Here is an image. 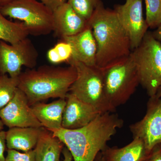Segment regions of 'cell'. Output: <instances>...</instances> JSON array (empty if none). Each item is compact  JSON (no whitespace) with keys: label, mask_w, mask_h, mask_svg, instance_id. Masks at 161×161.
Wrapping results in <instances>:
<instances>
[{"label":"cell","mask_w":161,"mask_h":161,"mask_svg":"<svg viewBox=\"0 0 161 161\" xmlns=\"http://www.w3.org/2000/svg\"><path fill=\"white\" fill-rule=\"evenodd\" d=\"M123 125V120L115 112H105L82 128H61L50 131L68 149L73 161H95L97 154Z\"/></svg>","instance_id":"cell-1"},{"label":"cell","mask_w":161,"mask_h":161,"mask_svg":"<svg viewBox=\"0 0 161 161\" xmlns=\"http://www.w3.org/2000/svg\"><path fill=\"white\" fill-rule=\"evenodd\" d=\"M97 45L96 65L104 69L125 59L132 52L129 36L115 10L100 2L88 21Z\"/></svg>","instance_id":"cell-2"},{"label":"cell","mask_w":161,"mask_h":161,"mask_svg":"<svg viewBox=\"0 0 161 161\" xmlns=\"http://www.w3.org/2000/svg\"><path fill=\"white\" fill-rule=\"evenodd\" d=\"M76 78L73 65H41L37 69H27L22 72L18 88L26 95L31 106L49 98H66Z\"/></svg>","instance_id":"cell-3"},{"label":"cell","mask_w":161,"mask_h":161,"mask_svg":"<svg viewBox=\"0 0 161 161\" xmlns=\"http://www.w3.org/2000/svg\"><path fill=\"white\" fill-rule=\"evenodd\" d=\"M67 63L75 67L77 72V78L69 93L95 107L101 113L115 112L116 109L111 105L105 94L102 69L71 59Z\"/></svg>","instance_id":"cell-4"},{"label":"cell","mask_w":161,"mask_h":161,"mask_svg":"<svg viewBox=\"0 0 161 161\" xmlns=\"http://www.w3.org/2000/svg\"><path fill=\"white\" fill-rule=\"evenodd\" d=\"M139 84L149 97L156 95L161 87V43L147 31L139 46L131 53Z\"/></svg>","instance_id":"cell-5"},{"label":"cell","mask_w":161,"mask_h":161,"mask_svg":"<svg viewBox=\"0 0 161 161\" xmlns=\"http://www.w3.org/2000/svg\"><path fill=\"white\" fill-rule=\"evenodd\" d=\"M102 69L105 94L111 105L116 109L126 103L139 85L135 63L130 54L118 63Z\"/></svg>","instance_id":"cell-6"},{"label":"cell","mask_w":161,"mask_h":161,"mask_svg":"<svg viewBox=\"0 0 161 161\" xmlns=\"http://www.w3.org/2000/svg\"><path fill=\"white\" fill-rule=\"evenodd\" d=\"M0 12L23 22L29 35L45 36L53 31V12L38 0H15L1 7Z\"/></svg>","instance_id":"cell-7"},{"label":"cell","mask_w":161,"mask_h":161,"mask_svg":"<svg viewBox=\"0 0 161 161\" xmlns=\"http://www.w3.org/2000/svg\"><path fill=\"white\" fill-rule=\"evenodd\" d=\"M38 57L37 50L28 37L14 44L0 40V75L18 78L23 66L35 68Z\"/></svg>","instance_id":"cell-8"},{"label":"cell","mask_w":161,"mask_h":161,"mask_svg":"<svg viewBox=\"0 0 161 161\" xmlns=\"http://www.w3.org/2000/svg\"><path fill=\"white\" fill-rule=\"evenodd\" d=\"M130 130L133 138L142 140L150 151L161 144V97H150L143 118L130 125Z\"/></svg>","instance_id":"cell-9"},{"label":"cell","mask_w":161,"mask_h":161,"mask_svg":"<svg viewBox=\"0 0 161 161\" xmlns=\"http://www.w3.org/2000/svg\"><path fill=\"white\" fill-rule=\"evenodd\" d=\"M114 10L129 36L132 51L139 46L149 28L143 14L142 0H126Z\"/></svg>","instance_id":"cell-10"},{"label":"cell","mask_w":161,"mask_h":161,"mask_svg":"<svg viewBox=\"0 0 161 161\" xmlns=\"http://www.w3.org/2000/svg\"><path fill=\"white\" fill-rule=\"evenodd\" d=\"M0 119L9 129L43 127L35 115L26 95L19 88L12 100L0 110Z\"/></svg>","instance_id":"cell-11"},{"label":"cell","mask_w":161,"mask_h":161,"mask_svg":"<svg viewBox=\"0 0 161 161\" xmlns=\"http://www.w3.org/2000/svg\"><path fill=\"white\" fill-rule=\"evenodd\" d=\"M64 112L62 128L76 130L85 126L102 113L89 104L86 103L69 93Z\"/></svg>","instance_id":"cell-12"},{"label":"cell","mask_w":161,"mask_h":161,"mask_svg":"<svg viewBox=\"0 0 161 161\" xmlns=\"http://www.w3.org/2000/svg\"><path fill=\"white\" fill-rule=\"evenodd\" d=\"M53 31L61 39L77 34L88 26V21L77 13L67 2L53 12Z\"/></svg>","instance_id":"cell-13"},{"label":"cell","mask_w":161,"mask_h":161,"mask_svg":"<svg viewBox=\"0 0 161 161\" xmlns=\"http://www.w3.org/2000/svg\"><path fill=\"white\" fill-rule=\"evenodd\" d=\"M62 40L71 46L72 60L88 66L96 65L97 45L92 28L88 25L79 33L65 37Z\"/></svg>","instance_id":"cell-14"},{"label":"cell","mask_w":161,"mask_h":161,"mask_svg":"<svg viewBox=\"0 0 161 161\" xmlns=\"http://www.w3.org/2000/svg\"><path fill=\"white\" fill-rule=\"evenodd\" d=\"M66 98H58L48 103L41 102L31 106L35 115L43 128L52 131L62 128Z\"/></svg>","instance_id":"cell-15"},{"label":"cell","mask_w":161,"mask_h":161,"mask_svg":"<svg viewBox=\"0 0 161 161\" xmlns=\"http://www.w3.org/2000/svg\"><path fill=\"white\" fill-rule=\"evenodd\" d=\"M43 127H14L6 131V147L8 150L27 152L34 150L44 130Z\"/></svg>","instance_id":"cell-16"},{"label":"cell","mask_w":161,"mask_h":161,"mask_svg":"<svg viewBox=\"0 0 161 161\" xmlns=\"http://www.w3.org/2000/svg\"><path fill=\"white\" fill-rule=\"evenodd\" d=\"M150 151L142 140L133 138L125 147L118 148L107 146L101 152L106 161H143Z\"/></svg>","instance_id":"cell-17"},{"label":"cell","mask_w":161,"mask_h":161,"mask_svg":"<svg viewBox=\"0 0 161 161\" xmlns=\"http://www.w3.org/2000/svg\"><path fill=\"white\" fill-rule=\"evenodd\" d=\"M64 145L44 128L34 149L35 161H60Z\"/></svg>","instance_id":"cell-18"},{"label":"cell","mask_w":161,"mask_h":161,"mask_svg":"<svg viewBox=\"0 0 161 161\" xmlns=\"http://www.w3.org/2000/svg\"><path fill=\"white\" fill-rule=\"evenodd\" d=\"M29 36L23 22L10 21L0 12V40L14 44Z\"/></svg>","instance_id":"cell-19"},{"label":"cell","mask_w":161,"mask_h":161,"mask_svg":"<svg viewBox=\"0 0 161 161\" xmlns=\"http://www.w3.org/2000/svg\"><path fill=\"white\" fill-rule=\"evenodd\" d=\"M19 85V77L0 75V110L13 98Z\"/></svg>","instance_id":"cell-20"},{"label":"cell","mask_w":161,"mask_h":161,"mask_svg":"<svg viewBox=\"0 0 161 161\" xmlns=\"http://www.w3.org/2000/svg\"><path fill=\"white\" fill-rule=\"evenodd\" d=\"M72 55L71 46L67 42L62 40L47 52V57L48 61L53 64L62 62L68 63Z\"/></svg>","instance_id":"cell-21"},{"label":"cell","mask_w":161,"mask_h":161,"mask_svg":"<svg viewBox=\"0 0 161 161\" xmlns=\"http://www.w3.org/2000/svg\"><path fill=\"white\" fill-rule=\"evenodd\" d=\"M146 22L149 27L154 29L161 25V0H145Z\"/></svg>","instance_id":"cell-22"},{"label":"cell","mask_w":161,"mask_h":161,"mask_svg":"<svg viewBox=\"0 0 161 161\" xmlns=\"http://www.w3.org/2000/svg\"><path fill=\"white\" fill-rule=\"evenodd\" d=\"M100 0H68L67 3L75 11L87 21H88Z\"/></svg>","instance_id":"cell-23"},{"label":"cell","mask_w":161,"mask_h":161,"mask_svg":"<svg viewBox=\"0 0 161 161\" xmlns=\"http://www.w3.org/2000/svg\"><path fill=\"white\" fill-rule=\"evenodd\" d=\"M5 161H35V150L21 152L8 149Z\"/></svg>","instance_id":"cell-24"},{"label":"cell","mask_w":161,"mask_h":161,"mask_svg":"<svg viewBox=\"0 0 161 161\" xmlns=\"http://www.w3.org/2000/svg\"><path fill=\"white\" fill-rule=\"evenodd\" d=\"M143 161H161V144L155 146Z\"/></svg>","instance_id":"cell-25"},{"label":"cell","mask_w":161,"mask_h":161,"mask_svg":"<svg viewBox=\"0 0 161 161\" xmlns=\"http://www.w3.org/2000/svg\"><path fill=\"white\" fill-rule=\"evenodd\" d=\"M6 147V132L0 131V161H5V151Z\"/></svg>","instance_id":"cell-26"},{"label":"cell","mask_w":161,"mask_h":161,"mask_svg":"<svg viewBox=\"0 0 161 161\" xmlns=\"http://www.w3.org/2000/svg\"><path fill=\"white\" fill-rule=\"evenodd\" d=\"M44 4L47 8L53 12L57 8L66 2L65 0H38Z\"/></svg>","instance_id":"cell-27"},{"label":"cell","mask_w":161,"mask_h":161,"mask_svg":"<svg viewBox=\"0 0 161 161\" xmlns=\"http://www.w3.org/2000/svg\"><path fill=\"white\" fill-rule=\"evenodd\" d=\"M63 161H73V157L68 149L64 146L62 151Z\"/></svg>","instance_id":"cell-28"},{"label":"cell","mask_w":161,"mask_h":161,"mask_svg":"<svg viewBox=\"0 0 161 161\" xmlns=\"http://www.w3.org/2000/svg\"><path fill=\"white\" fill-rule=\"evenodd\" d=\"M153 36L159 41H161V25L157 28L156 30L153 33Z\"/></svg>","instance_id":"cell-29"},{"label":"cell","mask_w":161,"mask_h":161,"mask_svg":"<svg viewBox=\"0 0 161 161\" xmlns=\"http://www.w3.org/2000/svg\"><path fill=\"white\" fill-rule=\"evenodd\" d=\"M95 161H106L103 154L102 152H100L97 154Z\"/></svg>","instance_id":"cell-30"},{"label":"cell","mask_w":161,"mask_h":161,"mask_svg":"<svg viewBox=\"0 0 161 161\" xmlns=\"http://www.w3.org/2000/svg\"><path fill=\"white\" fill-rule=\"evenodd\" d=\"M15 0H0V8Z\"/></svg>","instance_id":"cell-31"},{"label":"cell","mask_w":161,"mask_h":161,"mask_svg":"<svg viewBox=\"0 0 161 161\" xmlns=\"http://www.w3.org/2000/svg\"><path fill=\"white\" fill-rule=\"evenodd\" d=\"M4 125L3 124V122L0 119V131L1 130H3L4 128Z\"/></svg>","instance_id":"cell-32"},{"label":"cell","mask_w":161,"mask_h":161,"mask_svg":"<svg viewBox=\"0 0 161 161\" xmlns=\"http://www.w3.org/2000/svg\"><path fill=\"white\" fill-rule=\"evenodd\" d=\"M156 96L158 97H161V87L158 89V91L157 93Z\"/></svg>","instance_id":"cell-33"},{"label":"cell","mask_w":161,"mask_h":161,"mask_svg":"<svg viewBox=\"0 0 161 161\" xmlns=\"http://www.w3.org/2000/svg\"><path fill=\"white\" fill-rule=\"evenodd\" d=\"M60 161H63V160L60 159Z\"/></svg>","instance_id":"cell-34"}]
</instances>
